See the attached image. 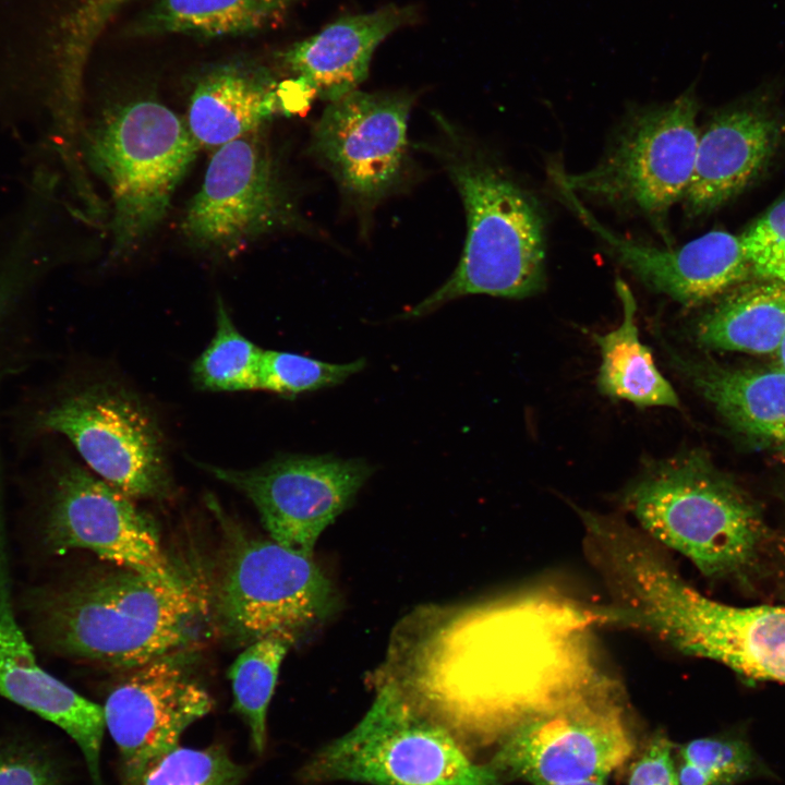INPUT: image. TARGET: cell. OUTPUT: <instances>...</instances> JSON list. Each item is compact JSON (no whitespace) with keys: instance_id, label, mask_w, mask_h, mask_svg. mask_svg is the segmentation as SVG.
I'll return each mask as SVG.
<instances>
[{"instance_id":"cell-1","label":"cell","mask_w":785,"mask_h":785,"mask_svg":"<svg viewBox=\"0 0 785 785\" xmlns=\"http://www.w3.org/2000/svg\"><path fill=\"white\" fill-rule=\"evenodd\" d=\"M450 626L416 702L454 732L498 739L516 723L600 667L589 609L552 590H532L472 608ZM450 628V627H449Z\"/></svg>"},{"instance_id":"cell-2","label":"cell","mask_w":785,"mask_h":785,"mask_svg":"<svg viewBox=\"0 0 785 785\" xmlns=\"http://www.w3.org/2000/svg\"><path fill=\"white\" fill-rule=\"evenodd\" d=\"M606 585L617 625L750 680L785 685V607L712 600L681 577L663 547L644 538L617 551Z\"/></svg>"},{"instance_id":"cell-3","label":"cell","mask_w":785,"mask_h":785,"mask_svg":"<svg viewBox=\"0 0 785 785\" xmlns=\"http://www.w3.org/2000/svg\"><path fill=\"white\" fill-rule=\"evenodd\" d=\"M33 602L52 651L128 669L190 644L203 611L183 578L164 581L119 567L45 590Z\"/></svg>"},{"instance_id":"cell-4","label":"cell","mask_w":785,"mask_h":785,"mask_svg":"<svg viewBox=\"0 0 785 785\" xmlns=\"http://www.w3.org/2000/svg\"><path fill=\"white\" fill-rule=\"evenodd\" d=\"M440 134L425 146L456 185L467 214L464 249L452 275L406 317L430 314L470 294L526 298L545 282L544 224L532 195L455 124L435 114Z\"/></svg>"},{"instance_id":"cell-5","label":"cell","mask_w":785,"mask_h":785,"mask_svg":"<svg viewBox=\"0 0 785 785\" xmlns=\"http://www.w3.org/2000/svg\"><path fill=\"white\" fill-rule=\"evenodd\" d=\"M623 503L638 529L704 576H740L759 557L764 524L758 507L698 451L650 464Z\"/></svg>"},{"instance_id":"cell-6","label":"cell","mask_w":785,"mask_h":785,"mask_svg":"<svg viewBox=\"0 0 785 785\" xmlns=\"http://www.w3.org/2000/svg\"><path fill=\"white\" fill-rule=\"evenodd\" d=\"M298 777L307 785H503L488 764L470 757L452 729L394 680L377 689L360 722L317 750Z\"/></svg>"},{"instance_id":"cell-7","label":"cell","mask_w":785,"mask_h":785,"mask_svg":"<svg viewBox=\"0 0 785 785\" xmlns=\"http://www.w3.org/2000/svg\"><path fill=\"white\" fill-rule=\"evenodd\" d=\"M200 146L185 119L138 99L105 113L88 140V159L112 204L111 255L124 257L152 237Z\"/></svg>"},{"instance_id":"cell-8","label":"cell","mask_w":785,"mask_h":785,"mask_svg":"<svg viewBox=\"0 0 785 785\" xmlns=\"http://www.w3.org/2000/svg\"><path fill=\"white\" fill-rule=\"evenodd\" d=\"M488 765L533 785L603 780L633 750L617 684L603 671L498 738Z\"/></svg>"},{"instance_id":"cell-9","label":"cell","mask_w":785,"mask_h":785,"mask_svg":"<svg viewBox=\"0 0 785 785\" xmlns=\"http://www.w3.org/2000/svg\"><path fill=\"white\" fill-rule=\"evenodd\" d=\"M222 523L227 542L214 602L230 637L245 643L270 635L295 638L330 613L333 587L312 557Z\"/></svg>"},{"instance_id":"cell-10","label":"cell","mask_w":785,"mask_h":785,"mask_svg":"<svg viewBox=\"0 0 785 785\" xmlns=\"http://www.w3.org/2000/svg\"><path fill=\"white\" fill-rule=\"evenodd\" d=\"M698 109L689 88L671 102L633 116L592 169L575 174L554 165L551 177L577 195L631 207L662 221L684 200L693 174Z\"/></svg>"},{"instance_id":"cell-11","label":"cell","mask_w":785,"mask_h":785,"mask_svg":"<svg viewBox=\"0 0 785 785\" xmlns=\"http://www.w3.org/2000/svg\"><path fill=\"white\" fill-rule=\"evenodd\" d=\"M264 129L216 148L180 230L194 250L234 257L264 235L304 229Z\"/></svg>"},{"instance_id":"cell-12","label":"cell","mask_w":785,"mask_h":785,"mask_svg":"<svg viewBox=\"0 0 785 785\" xmlns=\"http://www.w3.org/2000/svg\"><path fill=\"white\" fill-rule=\"evenodd\" d=\"M105 482L132 497L158 498L170 478L160 428L133 394L109 384L69 396L43 416Z\"/></svg>"},{"instance_id":"cell-13","label":"cell","mask_w":785,"mask_h":785,"mask_svg":"<svg viewBox=\"0 0 785 785\" xmlns=\"http://www.w3.org/2000/svg\"><path fill=\"white\" fill-rule=\"evenodd\" d=\"M412 104L406 93L357 89L329 102L313 128L312 156L359 213L373 210L403 178Z\"/></svg>"},{"instance_id":"cell-14","label":"cell","mask_w":785,"mask_h":785,"mask_svg":"<svg viewBox=\"0 0 785 785\" xmlns=\"http://www.w3.org/2000/svg\"><path fill=\"white\" fill-rule=\"evenodd\" d=\"M206 469L253 503L273 541L310 557L373 472L360 459L309 455L280 456L247 470Z\"/></svg>"},{"instance_id":"cell-15","label":"cell","mask_w":785,"mask_h":785,"mask_svg":"<svg viewBox=\"0 0 785 785\" xmlns=\"http://www.w3.org/2000/svg\"><path fill=\"white\" fill-rule=\"evenodd\" d=\"M213 708L209 692L174 654L131 668L102 706L118 750V785H141L147 769Z\"/></svg>"},{"instance_id":"cell-16","label":"cell","mask_w":785,"mask_h":785,"mask_svg":"<svg viewBox=\"0 0 785 785\" xmlns=\"http://www.w3.org/2000/svg\"><path fill=\"white\" fill-rule=\"evenodd\" d=\"M46 540L59 554L86 550L119 568L164 581L182 579L150 518L130 496L77 466L57 479Z\"/></svg>"},{"instance_id":"cell-17","label":"cell","mask_w":785,"mask_h":785,"mask_svg":"<svg viewBox=\"0 0 785 785\" xmlns=\"http://www.w3.org/2000/svg\"><path fill=\"white\" fill-rule=\"evenodd\" d=\"M557 189L620 264L648 287L680 303H701L754 279L737 234L712 230L676 249L636 243L602 225L573 192L560 184Z\"/></svg>"},{"instance_id":"cell-18","label":"cell","mask_w":785,"mask_h":785,"mask_svg":"<svg viewBox=\"0 0 785 785\" xmlns=\"http://www.w3.org/2000/svg\"><path fill=\"white\" fill-rule=\"evenodd\" d=\"M0 696L67 733L80 748L93 785H104L102 706L46 672L20 627L12 603L7 536L0 516Z\"/></svg>"},{"instance_id":"cell-19","label":"cell","mask_w":785,"mask_h":785,"mask_svg":"<svg viewBox=\"0 0 785 785\" xmlns=\"http://www.w3.org/2000/svg\"><path fill=\"white\" fill-rule=\"evenodd\" d=\"M785 128L761 101L715 114L699 136L693 174L684 197L687 212L704 215L744 192L774 157Z\"/></svg>"},{"instance_id":"cell-20","label":"cell","mask_w":785,"mask_h":785,"mask_svg":"<svg viewBox=\"0 0 785 785\" xmlns=\"http://www.w3.org/2000/svg\"><path fill=\"white\" fill-rule=\"evenodd\" d=\"M415 19L414 8L395 3L347 15L289 46L280 55L281 61L315 96L331 102L357 90L366 80L381 43Z\"/></svg>"},{"instance_id":"cell-21","label":"cell","mask_w":785,"mask_h":785,"mask_svg":"<svg viewBox=\"0 0 785 785\" xmlns=\"http://www.w3.org/2000/svg\"><path fill=\"white\" fill-rule=\"evenodd\" d=\"M278 86L269 71L232 61L202 74L191 94L188 128L200 147L216 149L264 129L281 112Z\"/></svg>"},{"instance_id":"cell-22","label":"cell","mask_w":785,"mask_h":785,"mask_svg":"<svg viewBox=\"0 0 785 785\" xmlns=\"http://www.w3.org/2000/svg\"><path fill=\"white\" fill-rule=\"evenodd\" d=\"M669 357L732 427L785 456L784 369H739L672 352Z\"/></svg>"},{"instance_id":"cell-23","label":"cell","mask_w":785,"mask_h":785,"mask_svg":"<svg viewBox=\"0 0 785 785\" xmlns=\"http://www.w3.org/2000/svg\"><path fill=\"white\" fill-rule=\"evenodd\" d=\"M709 349L776 353L785 338V283L752 279L724 294L696 327Z\"/></svg>"},{"instance_id":"cell-24","label":"cell","mask_w":785,"mask_h":785,"mask_svg":"<svg viewBox=\"0 0 785 785\" xmlns=\"http://www.w3.org/2000/svg\"><path fill=\"white\" fill-rule=\"evenodd\" d=\"M616 291L623 305L620 325L605 335H593L602 358L597 374L600 392L641 408H679L676 391L657 370L650 348L639 338L637 304L630 289L617 280Z\"/></svg>"},{"instance_id":"cell-25","label":"cell","mask_w":785,"mask_h":785,"mask_svg":"<svg viewBox=\"0 0 785 785\" xmlns=\"http://www.w3.org/2000/svg\"><path fill=\"white\" fill-rule=\"evenodd\" d=\"M300 0H158L131 34H183L205 38L246 35L278 23Z\"/></svg>"},{"instance_id":"cell-26","label":"cell","mask_w":785,"mask_h":785,"mask_svg":"<svg viewBox=\"0 0 785 785\" xmlns=\"http://www.w3.org/2000/svg\"><path fill=\"white\" fill-rule=\"evenodd\" d=\"M295 638L270 635L250 643L231 665L228 677L233 709L247 727L250 745L263 754L267 745V710L281 663Z\"/></svg>"},{"instance_id":"cell-27","label":"cell","mask_w":785,"mask_h":785,"mask_svg":"<svg viewBox=\"0 0 785 785\" xmlns=\"http://www.w3.org/2000/svg\"><path fill=\"white\" fill-rule=\"evenodd\" d=\"M216 333L192 366L194 383L210 391L258 389L263 350L234 326L224 302H217Z\"/></svg>"},{"instance_id":"cell-28","label":"cell","mask_w":785,"mask_h":785,"mask_svg":"<svg viewBox=\"0 0 785 785\" xmlns=\"http://www.w3.org/2000/svg\"><path fill=\"white\" fill-rule=\"evenodd\" d=\"M249 766L237 762L222 742L203 748L180 746L158 758L141 785H241Z\"/></svg>"},{"instance_id":"cell-29","label":"cell","mask_w":785,"mask_h":785,"mask_svg":"<svg viewBox=\"0 0 785 785\" xmlns=\"http://www.w3.org/2000/svg\"><path fill=\"white\" fill-rule=\"evenodd\" d=\"M364 366V359L336 364L298 353L263 350L258 389L292 397L342 384Z\"/></svg>"},{"instance_id":"cell-30","label":"cell","mask_w":785,"mask_h":785,"mask_svg":"<svg viewBox=\"0 0 785 785\" xmlns=\"http://www.w3.org/2000/svg\"><path fill=\"white\" fill-rule=\"evenodd\" d=\"M680 753L683 761L698 768L710 785H735L766 773L749 744L741 739L699 738L684 745Z\"/></svg>"},{"instance_id":"cell-31","label":"cell","mask_w":785,"mask_h":785,"mask_svg":"<svg viewBox=\"0 0 785 785\" xmlns=\"http://www.w3.org/2000/svg\"><path fill=\"white\" fill-rule=\"evenodd\" d=\"M754 279L785 283V196L739 234Z\"/></svg>"},{"instance_id":"cell-32","label":"cell","mask_w":785,"mask_h":785,"mask_svg":"<svg viewBox=\"0 0 785 785\" xmlns=\"http://www.w3.org/2000/svg\"><path fill=\"white\" fill-rule=\"evenodd\" d=\"M61 762L43 745L17 737H0V785H61Z\"/></svg>"},{"instance_id":"cell-33","label":"cell","mask_w":785,"mask_h":785,"mask_svg":"<svg viewBox=\"0 0 785 785\" xmlns=\"http://www.w3.org/2000/svg\"><path fill=\"white\" fill-rule=\"evenodd\" d=\"M628 785H679L672 744L665 736L652 738L631 766Z\"/></svg>"},{"instance_id":"cell-34","label":"cell","mask_w":785,"mask_h":785,"mask_svg":"<svg viewBox=\"0 0 785 785\" xmlns=\"http://www.w3.org/2000/svg\"><path fill=\"white\" fill-rule=\"evenodd\" d=\"M777 365L785 370V338L776 352Z\"/></svg>"},{"instance_id":"cell-35","label":"cell","mask_w":785,"mask_h":785,"mask_svg":"<svg viewBox=\"0 0 785 785\" xmlns=\"http://www.w3.org/2000/svg\"><path fill=\"white\" fill-rule=\"evenodd\" d=\"M558 785H604V781L603 780H590V781L566 783V784H558Z\"/></svg>"},{"instance_id":"cell-36","label":"cell","mask_w":785,"mask_h":785,"mask_svg":"<svg viewBox=\"0 0 785 785\" xmlns=\"http://www.w3.org/2000/svg\"><path fill=\"white\" fill-rule=\"evenodd\" d=\"M781 550H782V555H783V558H784V565H785V539H784V540H783V542H782V546H781Z\"/></svg>"}]
</instances>
